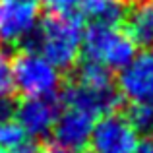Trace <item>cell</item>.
Listing matches in <instances>:
<instances>
[{
  "instance_id": "cell-18",
  "label": "cell",
  "mask_w": 153,
  "mask_h": 153,
  "mask_svg": "<svg viewBox=\"0 0 153 153\" xmlns=\"http://www.w3.org/2000/svg\"><path fill=\"white\" fill-rule=\"evenodd\" d=\"M0 153H43V151H41V147L35 146V143L23 142L16 147H10V149H0Z\"/></svg>"
},
{
  "instance_id": "cell-20",
  "label": "cell",
  "mask_w": 153,
  "mask_h": 153,
  "mask_svg": "<svg viewBox=\"0 0 153 153\" xmlns=\"http://www.w3.org/2000/svg\"><path fill=\"white\" fill-rule=\"evenodd\" d=\"M43 153H79V151L68 149V147H62V146H58V143H52V146H49Z\"/></svg>"
},
{
  "instance_id": "cell-5",
  "label": "cell",
  "mask_w": 153,
  "mask_h": 153,
  "mask_svg": "<svg viewBox=\"0 0 153 153\" xmlns=\"http://www.w3.org/2000/svg\"><path fill=\"white\" fill-rule=\"evenodd\" d=\"M39 0H0V45L27 41L37 31Z\"/></svg>"
},
{
  "instance_id": "cell-13",
  "label": "cell",
  "mask_w": 153,
  "mask_h": 153,
  "mask_svg": "<svg viewBox=\"0 0 153 153\" xmlns=\"http://www.w3.org/2000/svg\"><path fill=\"white\" fill-rule=\"evenodd\" d=\"M14 93V60H12L10 52L0 45V99H10Z\"/></svg>"
},
{
  "instance_id": "cell-3",
  "label": "cell",
  "mask_w": 153,
  "mask_h": 153,
  "mask_svg": "<svg viewBox=\"0 0 153 153\" xmlns=\"http://www.w3.org/2000/svg\"><path fill=\"white\" fill-rule=\"evenodd\" d=\"M16 91L25 97H54L62 85L60 70L35 49H23L14 58Z\"/></svg>"
},
{
  "instance_id": "cell-21",
  "label": "cell",
  "mask_w": 153,
  "mask_h": 153,
  "mask_svg": "<svg viewBox=\"0 0 153 153\" xmlns=\"http://www.w3.org/2000/svg\"><path fill=\"white\" fill-rule=\"evenodd\" d=\"M124 2H132V4H136V2H142V0H124Z\"/></svg>"
},
{
  "instance_id": "cell-15",
  "label": "cell",
  "mask_w": 153,
  "mask_h": 153,
  "mask_svg": "<svg viewBox=\"0 0 153 153\" xmlns=\"http://www.w3.org/2000/svg\"><path fill=\"white\" fill-rule=\"evenodd\" d=\"M25 132L18 124V120H8V122L0 124V149H10L19 143L25 142Z\"/></svg>"
},
{
  "instance_id": "cell-2",
  "label": "cell",
  "mask_w": 153,
  "mask_h": 153,
  "mask_svg": "<svg viewBox=\"0 0 153 153\" xmlns=\"http://www.w3.org/2000/svg\"><path fill=\"white\" fill-rule=\"evenodd\" d=\"M82 54L87 62L118 72L136 56V43L116 23L91 22L83 29Z\"/></svg>"
},
{
  "instance_id": "cell-1",
  "label": "cell",
  "mask_w": 153,
  "mask_h": 153,
  "mask_svg": "<svg viewBox=\"0 0 153 153\" xmlns=\"http://www.w3.org/2000/svg\"><path fill=\"white\" fill-rule=\"evenodd\" d=\"M83 29L82 18L76 14H49L35 31V51L58 70H70L82 54Z\"/></svg>"
},
{
  "instance_id": "cell-16",
  "label": "cell",
  "mask_w": 153,
  "mask_h": 153,
  "mask_svg": "<svg viewBox=\"0 0 153 153\" xmlns=\"http://www.w3.org/2000/svg\"><path fill=\"white\" fill-rule=\"evenodd\" d=\"M45 8H49L51 14H74L76 8H79L82 0H39Z\"/></svg>"
},
{
  "instance_id": "cell-4",
  "label": "cell",
  "mask_w": 153,
  "mask_h": 153,
  "mask_svg": "<svg viewBox=\"0 0 153 153\" xmlns=\"http://www.w3.org/2000/svg\"><path fill=\"white\" fill-rule=\"evenodd\" d=\"M138 142V132L130 120L118 112H108L97 118L87 147L91 153H134Z\"/></svg>"
},
{
  "instance_id": "cell-14",
  "label": "cell",
  "mask_w": 153,
  "mask_h": 153,
  "mask_svg": "<svg viewBox=\"0 0 153 153\" xmlns=\"http://www.w3.org/2000/svg\"><path fill=\"white\" fill-rule=\"evenodd\" d=\"M126 118L138 134H153V105H132Z\"/></svg>"
},
{
  "instance_id": "cell-19",
  "label": "cell",
  "mask_w": 153,
  "mask_h": 153,
  "mask_svg": "<svg viewBox=\"0 0 153 153\" xmlns=\"http://www.w3.org/2000/svg\"><path fill=\"white\" fill-rule=\"evenodd\" d=\"M134 153H153V140H143V142H138Z\"/></svg>"
},
{
  "instance_id": "cell-7",
  "label": "cell",
  "mask_w": 153,
  "mask_h": 153,
  "mask_svg": "<svg viewBox=\"0 0 153 153\" xmlns=\"http://www.w3.org/2000/svg\"><path fill=\"white\" fill-rule=\"evenodd\" d=\"M95 122H97V118L89 112L76 107H62L60 105V112L54 122V128H52V134H54V140L58 146L79 151L89 146V138Z\"/></svg>"
},
{
  "instance_id": "cell-6",
  "label": "cell",
  "mask_w": 153,
  "mask_h": 153,
  "mask_svg": "<svg viewBox=\"0 0 153 153\" xmlns=\"http://www.w3.org/2000/svg\"><path fill=\"white\" fill-rule=\"evenodd\" d=\"M116 91L132 105H153V51L136 54L118 70Z\"/></svg>"
},
{
  "instance_id": "cell-12",
  "label": "cell",
  "mask_w": 153,
  "mask_h": 153,
  "mask_svg": "<svg viewBox=\"0 0 153 153\" xmlns=\"http://www.w3.org/2000/svg\"><path fill=\"white\" fill-rule=\"evenodd\" d=\"M76 83L89 89H112V79H111V70H107L101 64L95 62H83L78 68L76 74Z\"/></svg>"
},
{
  "instance_id": "cell-11",
  "label": "cell",
  "mask_w": 153,
  "mask_h": 153,
  "mask_svg": "<svg viewBox=\"0 0 153 153\" xmlns=\"http://www.w3.org/2000/svg\"><path fill=\"white\" fill-rule=\"evenodd\" d=\"M79 10L91 22L101 23H116L124 18L122 0H82Z\"/></svg>"
},
{
  "instance_id": "cell-8",
  "label": "cell",
  "mask_w": 153,
  "mask_h": 153,
  "mask_svg": "<svg viewBox=\"0 0 153 153\" xmlns=\"http://www.w3.org/2000/svg\"><path fill=\"white\" fill-rule=\"evenodd\" d=\"M60 112V103L54 97H25L16 107V120L23 128L25 136L45 138L52 132Z\"/></svg>"
},
{
  "instance_id": "cell-10",
  "label": "cell",
  "mask_w": 153,
  "mask_h": 153,
  "mask_svg": "<svg viewBox=\"0 0 153 153\" xmlns=\"http://www.w3.org/2000/svg\"><path fill=\"white\" fill-rule=\"evenodd\" d=\"M126 31L136 47H153V0H142L126 14Z\"/></svg>"
},
{
  "instance_id": "cell-17",
  "label": "cell",
  "mask_w": 153,
  "mask_h": 153,
  "mask_svg": "<svg viewBox=\"0 0 153 153\" xmlns=\"http://www.w3.org/2000/svg\"><path fill=\"white\" fill-rule=\"evenodd\" d=\"M16 114V107L12 105L10 99H0V124L12 120Z\"/></svg>"
},
{
  "instance_id": "cell-9",
  "label": "cell",
  "mask_w": 153,
  "mask_h": 153,
  "mask_svg": "<svg viewBox=\"0 0 153 153\" xmlns=\"http://www.w3.org/2000/svg\"><path fill=\"white\" fill-rule=\"evenodd\" d=\"M62 107H76L82 111L93 114L95 118L108 114V112H116V107L120 105V95L118 91L112 89H89L79 83H72L62 91L60 97Z\"/></svg>"
}]
</instances>
